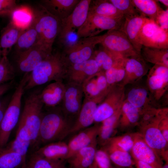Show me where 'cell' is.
<instances>
[{
  "instance_id": "7a4b0ae2",
  "label": "cell",
  "mask_w": 168,
  "mask_h": 168,
  "mask_svg": "<svg viewBox=\"0 0 168 168\" xmlns=\"http://www.w3.org/2000/svg\"><path fill=\"white\" fill-rule=\"evenodd\" d=\"M43 114L39 133V144L62 141L70 134L73 123L68 119L60 107L52 108Z\"/></svg>"
},
{
  "instance_id": "bcb514c9",
  "label": "cell",
  "mask_w": 168,
  "mask_h": 168,
  "mask_svg": "<svg viewBox=\"0 0 168 168\" xmlns=\"http://www.w3.org/2000/svg\"><path fill=\"white\" fill-rule=\"evenodd\" d=\"M16 7V0H0V16L10 15Z\"/></svg>"
},
{
  "instance_id": "5bb4252c",
  "label": "cell",
  "mask_w": 168,
  "mask_h": 168,
  "mask_svg": "<svg viewBox=\"0 0 168 168\" xmlns=\"http://www.w3.org/2000/svg\"><path fill=\"white\" fill-rule=\"evenodd\" d=\"M108 92L96 98H84L80 110L71 129L70 134L76 133L91 126L94 123V116L97 107L104 99Z\"/></svg>"
},
{
  "instance_id": "680465c9",
  "label": "cell",
  "mask_w": 168,
  "mask_h": 168,
  "mask_svg": "<svg viewBox=\"0 0 168 168\" xmlns=\"http://www.w3.org/2000/svg\"><path fill=\"white\" fill-rule=\"evenodd\" d=\"M25 168H27V167H26H26H25Z\"/></svg>"
},
{
  "instance_id": "4316f807",
  "label": "cell",
  "mask_w": 168,
  "mask_h": 168,
  "mask_svg": "<svg viewBox=\"0 0 168 168\" xmlns=\"http://www.w3.org/2000/svg\"><path fill=\"white\" fill-rule=\"evenodd\" d=\"M102 148L107 153L111 161L120 167H129L134 164V162L129 152L119 149L107 142Z\"/></svg>"
},
{
  "instance_id": "603a6c76",
  "label": "cell",
  "mask_w": 168,
  "mask_h": 168,
  "mask_svg": "<svg viewBox=\"0 0 168 168\" xmlns=\"http://www.w3.org/2000/svg\"><path fill=\"white\" fill-rule=\"evenodd\" d=\"M97 144L96 140L67 159L70 168H88L95 161Z\"/></svg>"
},
{
  "instance_id": "d6986e66",
  "label": "cell",
  "mask_w": 168,
  "mask_h": 168,
  "mask_svg": "<svg viewBox=\"0 0 168 168\" xmlns=\"http://www.w3.org/2000/svg\"><path fill=\"white\" fill-rule=\"evenodd\" d=\"M99 125L96 124L76 133L67 143L68 153L66 160L77 152L97 140Z\"/></svg>"
},
{
  "instance_id": "8992f818",
  "label": "cell",
  "mask_w": 168,
  "mask_h": 168,
  "mask_svg": "<svg viewBox=\"0 0 168 168\" xmlns=\"http://www.w3.org/2000/svg\"><path fill=\"white\" fill-rule=\"evenodd\" d=\"M104 36V34L81 38L66 47L61 54L67 67L91 59L95 46L101 43Z\"/></svg>"
},
{
  "instance_id": "1f68e13d",
  "label": "cell",
  "mask_w": 168,
  "mask_h": 168,
  "mask_svg": "<svg viewBox=\"0 0 168 168\" xmlns=\"http://www.w3.org/2000/svg\"><path fill=\"white\" fill-rule=\"evenodd\" d=\"M38 41L37 32L32 23L23 30L15 44L16 54L32 48L37 44Z\"/></svg>"
},
{
  "instance_id": "94428289",
  "label": "cell",
  "mask_w": 168,
  "mask_h": 168,
  "mask_svg": "<svg viewBox=\"0 0 168 168\" xmlns=\"http://www.w3.org/2000/svg\"></svg>"
},
{
  "instance_id": "60d3db41",
  "label": "cell",
  "mask_w": 168,
  "mask_h": 168,
  "mask_svg": "<svg viewBox=\"0 0 168 168\" xmlns=\"http://www.w3.org/2000/svg\"><path fill=\"white\" fill-rule=\"evenodd\" d=\"M13 66L7 56H3L0 60V85L13 81L15 77Z\"/></svg>"
},
{
  "instance_id": "c3c4849f",
  "label": "cell",
  "mask_w": 168,
  "mask_h": 168,
  "mask_svg": "<svg viewBox=\"0 0 168 168\" xmlns=\"http://www.w3.org/2000/svg\"><path fill=\"white\" fill-rule=\"evenodd\" d=\"M168 9L163 10L159 15L156 23L161 29L168 31Z\"/></svg>"
},
{
  "instance_id": "4fadbf2b",
  "label": "cell",
  "mask_w": 168,
  "mask_h": 168,
  "mask_svg": "<svg viewBox=\"0 0 168 168\" xmlns=\"http://www.w3.org/2000/svg\"><path fill=\"white\" fill-rule=\"evenodd\" d=\"M138 40L142 46L157 48H168V31L161 29L152 21L141 29Z\"/></svg>"
},
{
  "instance_id": "6f0895ef",
  "label": "cell",
  "mask_w": 168,
  "mask_h": 168,
  "mask_svg": "<svg viewBox=\"0 0 168 168\" xmlns=\"http://www.w3.org/2000/svg\"><path fill=\"white\" fill-rule=\"evenodd\" d=\"M130 168H133L132 166V167H130Z\"/></svg>"
},
{
  "instance_id": "cb8c5ba5",
  "label": "cell",
  "mask_w": 168,
  "mask_h": 168,
  "mask_svg": "<svg viewBox=\"0 0 168 168\" xmlns=\"http://www.w3.org/2000/svg\"><path fill=\"white\" fill-rule=\"evenodd\" d=\"M80 0H45L42 5L60 21L67 18Z\"/></svg>"
},
{
  "instance_id": "11a10c76",
  "label": "cell",
  "mask_w": 168,
  "mask_h": 168,
  "mask_svg": "<svg viewBox=\"0 0 168 168\" xmlns=\"http://www.w3.org/2000/svg\"><path fill=\"white\" fill-rule=\"evenodd\" d=\"M161 168H168V161H165L164 164H163Z\"/></svg>"
},
{
  "instance_id": "8fae6325",
  "label": "cell",
  "mask_w": 168,
  "mask_h": 168,
  "mask_svg": "<svg viewBox=\"0 0 168 168\" xmlns=\"http://www.w3.org/2000/svg\"><path fill=\"white\" fill-rule=\"evenodd\" d=\"M91 0H80L72 12L60 21L58 35L60 41H64L72 33L83 25L87 16Z\"/></svg>"
},
{
  "instance_id": "f546056e",
  "label": "cell",
  "mask_w": 168,
  "mask_h": 168,
  "mask_svg": "<svg viewBox=\"0 0 168 168\" xmlns=\"http://www.w3.org/2000/svg\"><path fill=\"white\" fill-rule=\"evenodd\" d=\"M142 110L133 106L125 99L121 108L119 124L121 128H126L138 123Z\"/></svg>"
},
{
  "instance_id": "ac0fdd59",
  "label": "cell",
  "mask_w": 168,
  "mask_h": 168,
  "mask_svg": "<svg viewBox=\"0 0 168 168\" xmlns=\"http://www.w3.org/2000/svg\"><path fill=\"white\" fill-rule=\"evenodd\" d=\"M100 71L95 60L91 58L68 67L65 78H67L68 82L82 85L87 78Z\"/></svg>"
},
{
  "instance_id": "9c48e42d",
  "label": "cell",
  "mask_w": 168,
  "mask_h": 168,
  "mask_svg": "<svg viewBox=\"0 0 168 168\" xmlns=\"http://www.w3.org/2000/svg\"><path fill=\"white\" fill-rule=\"evenodd\" d=\"M124 17L114 19L89 13L83 25L77 31L79 38L92 37L105 30H120Z\"/></svg>"
},
{
  "instance_id": "7dc6e473",
  "label": "cell",
  "mask_w": 168,
  "mask_h": 168,
  "mask_svg": "<svg viewBox=\"0 0 168 168\" xmlns=\"http://www.w3.org/2000/svg\"><path fill=\"white\" fill-rule=\"evenodd\" d=\"M167 108H163L159 127L164 137L168 142V114Z\"/></svg>"
},
{
  "instance_id": "836d02e7",
  "label": "cell",
  "mask_w": 168,
  "mask_h": 168,
  "mask_svg": "<svg viewBox=\"0 0 168 168\" xmlns=\"http://www.w3.org/2000/svg\"><path fill=\"white\" fill-rule=\"evenodd\" d=\"M140 54L148 62L168 67V48H157L142 46Z\"/></svg>"
},
{
  "instance_id": "ba28073f",
  "label": "cell",
  "mask_w": 168,
  "mask_h": 168,
  "mask_svg": "<svg viewBox=\"0 0 168 168\" xmlns=\"http://www.w3.org/2000/svg\"><path fill=\"white\" fill-rule=\"evenodd\" d=\"M117 58H127L141 55L135 50L125 33L120 30H108L100 43Z\"/></svg>"
},
{
  "instance_id": "e575fe53",
  "label": "cell",
  "mask_w": 168,
  "mask_h": 168,
  "mask_svg": "<svg viewBox=\"0 0 168 168\" xmlns=\"http://www.w3.org/2000/svg\"><path fill=\"white\" fill-rule=\"evenodd\" d=\"M11 21L17 27L25 30L32 24L34 18V12L26 6L17 7L11 15Z\"/></svg>"
},
{
  "instance_id": "681fc988",
  "label": "cell",
  "mask_w": 168,
  "mask_h": 168,
  "mask_svg": "<svg viewBox=\"0 0 168 168\" xmlns=\"http://www.w3.org/2000/svg\"><path fill=\"white\" fill-rule=\"evenodd\" d=\"M13 81L0 85V96L6 93L11 88L13 85Z\"/></svg>"
},
{
  "instance_id": "816d5d0a",
  "label": "cell",
  "mask_w": 168,
  "mask_h": 168,
  "mask_svg": "<svg viewBox=\"0 0 168 168\" xmlns=\"http://www.w3.org/2000/svg\"><path fill=\"white\" fill-rule=\"evenodd\" d=\"M6 109L4 107H2L0 105V124L2 119L5 111Z\"/></svg>"
},
{
  "instance_id": "9f6ffc18",
  "label": "cell",
  "mask_w": 168,
  "mask_h": 168,
  "mask_svg": "<svg viewBox=\"0 0 168 168\" xmlns=\"http://www.w3.org/2000/svg\"><path fill=\"white\" fill-rule=\"evenodd\" d=\"M2 57V53H1V50L0 48V60L1 59Z\"/></svg>"
},
{
  "instance_id": "b9f144b4",
  "label": "cell",
  "mask_w": 168,
  "mask_h": 168,
  "mask_svg": "<svg viewBox=\"0 0 168 168\" xmlns=\"http://www.w3.org/2000/svg\"><path fill=\"white\" fill-rule=\"evenodd\" d=\"M134 139V133L113 137L106 142H109L119 149L129 152L133 146Z\"/></svg>"
},
{
  "instance_id": "ffe728a7",
  "label": "cell",
  "mask_w": 168,
  "mask_h": 168,
  "mask_svg": "<svg viewBox=\"0 0 168 168\" xmlns=\"http://www.w3.org/2000/svg\"><path fill=\"white\" fill-rule=\"evenodd\" d=\"M148 66L141 55L125 59V74L120 84L123 86L136 82L147 72Z\"/></svg>"
},
{
  "instance_id": "3957f363",
  "label": "cell",
  "mask_w": 168,
  "mask_h": 168,
  "mask_svg": "<svg viewBox=\"0 0 168 168\" xmlns=\"http://www.w3.org/2000/svg\"><path fill=\"white\" fill-rule=\"evenodd\" d=\"M39 91H34L26 98L18 127L28 135L31 147H37L39 144V133L43 113L44 104Z\"/></svg>"
},
{
  "instance_id": "d590c367",
  "label": "cell",
  "mask_w": 168,
  "mask_h": 168,
  "mask_svg": "<svg viewBox=\"0 0 168 168\" xmlns=\"http://www.w3.org/2000/svg\"><path fill=\"white\" fill-rule=\"evenodd\" d=\"M26 165L20 154L4 147L0 149V168H25Z\"/></svg>"
},
{
  "instance_id": "4dcf8cb0",
  "label": "cell",
  "mask_w": 168,
  "mask_h": 168,
  "mask_svg": "<svg viewBox=\"0 0 168 168\" xmlns=\"http://www.w3.org/2000/svg\"><path fill=\"white\" fill-rule=\"evenodd\" d=\"M133 4L140 15L153 21L155 23L163 10L156 0H132Z\"/></svg>"
},
{
  "instance_id": "8d00e7d4",
  "label": "cell",
  "mask_w": 168,
  "mask_h": 168,
  "mask_svg": "<svg viewBox=\"0 0 168 168\" xmlns=\"http://www.w3.org/2000/svg\"><path fill=\"white\" fill-rule=\"evenodd\" d=\"M66 160L47 159L34 152L31 155L26 166L27 168H65Z\"/></svg>"
},
{
  "instance_id": "f907efd6",
  "label": "cell",
  "mask_w": 168,
  "mask_h": 168,
  "mask_svg": "<svg viewBox=\"0 0 168 168\" xmlns=\"http://www.w3.org/2000/svg\"><path fill=\"white\" fill-rule=\"evenodd\" d=\"M134 161V164L137 168H154L151 165L145 162L138 161Z\"/></svg>"
},
{
  "instance_id": "e0dca14e",
  "label": "cell",
  "mask_w": 168,
  "mask_h": 168,
  "mask_svg": "<svg viewBox=\"0 0 168 168\" xmlns=\"http://www.w3.org/2000/svg\"><path fill=\"white\" fill-rule=\"evenodd\" d=\"M147 82L154 99H160L167 89L168 67L155 64L149 72Z\"/></svg>"
},
{
  "instance_id": "ab89813d",
  "label": "cell",
  "mask_w": 168,
  "mask_h": 168,
  "mask_svg": "<svg viewBox=\"0 0 168 168\" xmlns=\"http://www.w3.org/2000/svg\"><path fill=\"white\" fill-rule=\"evenodd\" d=\"M96 73L87 78L82 85L85 98H92L97 97L107 92L109 90L105 92H101L97 83Z\"/></svg>"
},
{
  "instance_id": "d4e9b609",
  "label": "cell",
  "mask_w": 168,
  "mask_h": 168,
  "mask_svg": "<svg viewBox=\"0 0 168 168\" xmlns=\"http://www.w3.org/2000/svg\"><path fill=\"white\" fill-rule=\"evenodd\" d=\"M52 160H66L68 153V144L62 141L52 142L39 148L35 152Z\"/></svg>"
},
{
  "instance_id": "5b68a950",
  "label": "cell",
  "mask_w": 168,
  "mask_h": 168,
  "mask_svg": "<svg viewBox=\"0 0 168 168\" xmlns=\"http://www.w3.org/2000/svg\"><path fill=\"white\" fill-rule=\"evenodd\" d=\"M28 76L27 73L24 74L16 87L0 124V149L8 143L11 132L18 121L22 97Z\"/></svg>"
},
{
  "instance_id": "277c9868",
  "label": "cell",
  "mask_w": 168,
  "mask_h": 168,
  "mask_svg": "<svg viewBox=\"0 0 168 168\" xmlns=\"http://www.w3.org/2000/svg\"><path fill=\"white\" fill-rule=\"evenodd\" d=\"M34 14L32 23L38 35L36 44L51 54L53 44L59 33L60 21L42 5Z\"/></svg>"
},
{
  "instance_id": "7bdbcfd3",
  "label": "cell",
  "mask_w": 168,
  "mask_h": 168,
  "mask_svg": "<svg viewBox=\"0 0 168 168\" xmlns=\"http://www.w3.org/2000/svg\"><path fill=\"white\" fill-rule=\"evenodd\" d=\"M30 147V142L24 140L16 135L15 138L4 147L20 154L26 161L27 152Z\"/></svg>"
},
{
  "instance_id": "52a82bcc",
  "label": "cell",
  "mask_w": 168,
  "mask_h": 168,
  "mask_svg": "<svg viewBox=\"0 0 168 168\" xmlns=\"http://www.w3.org/2000/svg\"><path fill=\"white\" fill-rule=\"evenodd\" d=\"M163 109H158L156 115L149 123L140 127L143 139L161 158L168 161L167 142L160 131L159 124Z\"/></svg>"
},
{
  "instance_id": "91938a15",
  "label": "cell",
  "mask_w": 168,
  "mask_h": 168,
  "mask_svg": "<svg viewBox=\"0 0 168 168\" xmlns=\"http://www.w3.org/2000/svg\"></svg>"
},
{
  "instance_id": "83f0119b",
  "label": "cell",
  "mask_w": 168,
  "mask_h": 168,
  "mask_svg": "<svg viewBox=\"0 0 168 168\" xmlns=\"http://www.w3.org/2000/svg\"><path fill=\"white\" fill-rule=\"evenodd\" d=\"M121 108L122 106L112 115L101 123V125H99L97 140V142L101 145L113 137L119 124Z\"/></svg>"
},
{
  "instance_id": "f5cc1de1",
  "label": "cell",
  "mask_w": 168,
  "mask_h": 168,
  "mask_svg": "<svg viewBox=\"0 0 168 168\" xmlns=\"http://www.w3.org/2000/svg\"><path fill=\"white\" fill-rule=\"evenodd\" d=\"M157 1H159L164 5L168 7V0H156Z\"/></svg>"
},
{
  "instance_id": "74e56055",
  "label": "cell",
  "mask_w": 168,
  "mask_h": 168,
  "mask_svg": "<svg viewBox=\"0 0 168 168\" xmlns=\"http://www.w3.org/2000/svg\"><path fill=\"white\" fill-rule=\"evenodd\" d=\"M125 58L117 60L110 69L105 72L109 86L117 84L123 80L125 74Z\"/></svg>"
},
{
  "instance_id": "9a60e30c",
  "label": "cell",
  "mask_w": 168,
  "mask_h": 168,
  "mask_svg": "<svg viewBox=\"0 0 168 168\" xmlns=\"http://www.w3.org/2000/svg\"><path fill=\"white\" fill-rule=\"evenodd\" d=\"M134 160L147 163L154 168H161V159L145 142L139 133H134L133 146L130 151Z\"/></svg>"
},
{
  "instance_id": "db71d44e",
  "label": "cell",
  "mask_w": 168,
  "mask_h": 168,
  "mask_svg": "<svg viewBox=\"0 0 168 168\" xmlns=\"http://www.w3.org/2000/svg\"><path fill=\"white\" fill-rule=\"evenodd\" d=\"M88 168H98L97 165L95 161Z\"/></svg>"
},
{
  "instance_id": "ee69618b",
  "label": "cell",
  "mask_w": 168,
  "mask_h": 168,
  "mask_svg": "<svg viewBox=\"0 0 168 168\" xmlns=\"http://www.w3.org/2000/svg\"><path fill=\"white\" fill-rule=\"evenodd\" d=\"M124 15L125 18L140 15L132 0H109Z\"/></svg>"
},
{
  "instance_id": "44dd1931",
  "label": "cell",
  "mask_w": 168,
  "mask_h": 168,
  "mask_svg": "<svg viewBox=\"0 0 168 168\" xmlns=\"http://www.w3.org/2000/svg\"><path fill=\"white\" fill-rule=\"evenodd\" d=\"M152 21L141 15L126 18L120 30L125 33L135 50L139 54H140L142 46L139 43L138 34L142 28Z\"/></svg>"
},
{
  "instance_id": "7c38bea8",
  "label": "cell",
  "mask_w": 168,
  "mask_h": 168,
  "mask_svg": "<svg viewBox=\"0 0 168 168\" xmlns=\"http://www.w3.org/2000/svg\"><path fill=\"white\" fill-rule=\"evenodd\" d=\"M65 84V92L60 107L66 117L74 124L82 104V85L71 82Z\"/></svg>"
},
{
  "instance_id": "f1b7e54d",
  "label": "cell",
  "mask_w": 168,
  "mask_h": 168,
  "mask_svg": "<svg viewBox=\"0 0 168 168\" xmlns=\"http://www.w3.org/2000/svg\"><path fill=\"white\" fill-rule=\"evenodd\" d=\"M88 13L114 19L124 17L109 0H91Z\"/></svg>"
},
{
  "instance_id": "f35d334b",
  "label": "cell",
  "mask_w": 168,
  "mask_h": 168,
  "mask_svg": "<svg viewBox=\"0 0 168 168\" xmlns=\"http://www.w3.org/2000/svg\"><path fill=\"white\" fill-rule=\"evenodd\" d=\"M91 58L95 60L100 70L104 72L110 69L115 61L119 59L112 55L102 46L100 49L94 51Z\"/></svg>"
},
{
  "instance_id": "d6a6232c",
  "label": "cell",
  "mask_w": 168,
  "mask_h": 168,
  "mask_svg": "<svg viewBox=\"0 0 168 168\" xmlns=\"http://www.w3.org/2000/svg\"><path fill=\"white\" fill-rule=\"evenodd\" d=\"M134 107L142 110L150 107L151 101L149 94L147 89L143 87H135L128 92L126 99Z\"/></svg>"
},
{
  "instance_id": "f6af8a7d",
  "label": "cell",
  "mask_w": 168,
  "mask_h": 168,
  "mask_svg": "<svg viewBox=\"0 0 168 168\" xmlns=\"http://www.w3.org/2000/svg\"><path fill=\"white\" fill-rule=\"evenodd\" d=\"M95 161L98 168H112L109 156L106 151L102 148L97 150Z\"/></svg>"
},
{
  "instance_id": "484cf974",
  "label": "cell",
  "mask_w": 168,
  "mask_h": 168,
  "mask_svg": "<svg viewBox=\"0 0 168 168\" xmlns=\"http://www.w3.org/2000/svg\"><path fill=\"white\" fill-rule=\"evenodd\" d=\"M24 30L11 21L3 28L0 36V48L2 56H7Z\"/></svg>"
},
{
  "instance_id": "30bf717a",
  "label": "cell",
  "mask_w": 168,
  "mask_h": 168,
  "mask_svg": "<svg viewBox=\"0 0 168 168\" xmlns=\"http://www.w3.org/2000/svg\"><path fill=\"white\" fill-rule=\"evenodd\" d=\"M125 97L124 86L120 84L111 86L97 107L94 123H101L115 113L122 106Z\"/></svg>"
},
{
  "instance_id": "6da1fadb",
  "label": "cell",
  "mask_w": 168,
  "mask_h": 168,
  "mask_svg": "<svg viewBox=\"0 0 168 168\" xmlns=\"http://www.w3.org/2000/svg\"><path fill=\"white\" fill-rule=\"evenodd\" d=\"M67 68L61 53H52L29 73L25 91L51 81H63Z\"/></svg>"
},
{
  "instance_id": "2e32d148",
  "label": "cell",
  "mask_w": 168,
  "mask_h": 168,
  "mask_svg": "<svg viewBox=\"0 0 168 168\" xmlns=\"http://www.w3.org/2000/svg\"><path fill=\"white\" fill-rule=\"evenodd\" d=\"M16 54V62L17 68L20 72L25 74L30 72L50 55L37 44L26 51Z\"/></svg>"
},
{
  "instance_id": "7402d4cb",
  "label": "cell",
  "mask_w": 168,
  "mask_h": 168,
  "mask_svg": "<svg viewBox=\"0 0 168 168\" xmlns=\"http://www.w3.org/2000/svg\"><path fill=\"white\" fill-rule=\"evenodd\" d=\"M65 90L63 81H55L46 86L40 92V97L44 105L50 108L61 103Z\"/></svg>"
}]
</instances>
